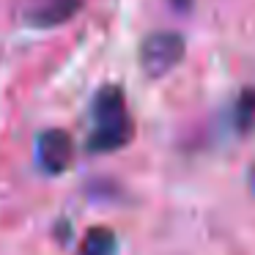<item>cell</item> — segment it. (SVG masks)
Masks as SVG:
<instances>
[{"label": "cell", "mask_w": 255, "mask_h": 255, "mask_svg": "<svg viewBox=\"0 0 255 255\" xmlns=\"http://www.w3.org/2000/svg\"><path fill=\"white\" fill-rule=\"evenodd\" d=\"M91 116H94V132L88 137V148L94 154H110L132 143L134 121L127 110V96L118 85L99 88L91 105Z\"/></svg>", "instance_id": "obj_1"}, {"label": "cell", "mask_w": 255, "mask_h": 255, "mask_svg": "<svg viewBox=\"0 0 255 255\" xmlns=\"http://www.w3.org/2000/svg\"><path fill=\"white\" fill-rule=\"evenodd\" d=\"M184 39L173 30H156L145 36L140 44V66L148 77H165L167 72L181 63L184 58Z\"/></svg>", "instance_id": "obj_2"}, {"label": "cell", "mask_w": 255, "mask_h": 255, "mask_svg": "<svg viewBox=\"0 0 255 255\" xmlns=\"http://www.w3.org/2000/svg\"><path fill=\"white\" fill-rule=\"evenodd\" d=\"M36 156H39V165L47 173H52V176L63 173L72 165V156H74V143L69 137V132H63V129L41 132L39 143H36Z\"/></svg>", "instance_id": "obj_3"}, {"label": "cell", "mask_w": 255, "mask_h": 255, "mask_svg": "<svg viewBox=\"0 0 255 255\" xmlns=\"http://www.w3.org/2000/svg\"><path fill=\"white\" fill-rule=\"evenodd\" d=\"M83 6V0H39L25 11V19L36 28H55L74 17Z\"/></svg>", "instance_id": "obj_4"}, {"label": "cell", "mask_w": 255, "mask_h": 255, "mask_svg": "<svg viewBox=\"0 0 255 255\" xmlns=\"http://www.w3.org/2000/svg\"><path fill=\"white\" fill-rule=\"evenodd\" d=\"M77 255H116V233L110 228H91Z\"/></svg>", "instance_id": "obj_5"}, {"label": "cell", "mask_w": 255, "mask_h": 255, "mask_svg": "<svg viewBox=\"0 0 255 255\" xmlns=\"http://www.w3.org/2000/svg\"><path fill=\"white\" fill-rule=\"evenodd\" d=\"M236 124L242 132L255 127V91H244L236 102Z\"/></svg>", "instance_id": "obj_6"}]
</instances>
